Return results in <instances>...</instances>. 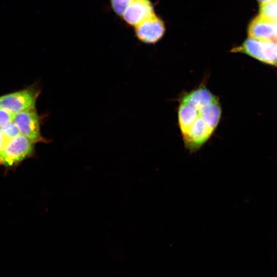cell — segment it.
<instances>
[{
	"label": "cell",
	"mask_w": 277,
	"mask_h": 277,
	"mask_svg": "<svg viewBox=\"0 0 277 277\" xmlns=\"http://www.w3.org/2000/svg\"><path fill=\"white\" fill-rule=\"evenodd\" d=\"M257 1L259 3V4L260 5V4H264V3H266L271 2V1H273V0H257Z\"/></svg>",
	"instance_id": "obj_14"
},
{
	"label": "cell",
	"mask_w": 277,
	"mask_h": 277,
	"mask_svg": "<svg viewBox=\"0 0 277 277\" xmlns=\"http://www.w3.org/2000/svg\"><path fill=\"white\" fill-rule=\"evenodd\" d=\"M13 122L20 133L32 142L45 141L41 135L39 117L35 108L16 114Z\"/></svg>",
	"instance_id": "obj_5"
},
{
	"label": "cell",
	"mask_w": 277,
	"mask_h": 277,
	"mask_svg": "<svg viewBox=\"0 0 277 277\" xmlns=\"http://www.w3.org/2000/svg\"><path fill=\"white\" fill-rule=\"evenodd\" d=\"M38 92L25 89L0 97V108L13 114L35 108Z\"/></svg>",
	"instance_id": "obj_4"
},
{
	"label": "cell",
	"mask_w": 277,
	"mask_h": 277,
	"mask_svg": "<svg viewBox=\"0 0 277 277\" xmlns=\"http://www.w3.org/2000/svg\"><path fill=\"white\" fill-rule=\"evenodd\" d=\"M33 148V142L19 133L6 142L1 155L2 163L13 166L31 155Z\"/></svg>",
	"instance_id": "obj_3"
},
{
	"label": "cell",
	"mask_w": 277,
	"mask_h": 277,
	"mask_svg": "<svg viewBox=\"0 0 277 277\" xmlns=\"http://www.w3.org/2000/svg\"><path fill=\"white\" fill-rule=\"evenodd\" d=\"M259 14L269 20L277 21V0L260 4Z\"/></svg>",
	"instance_id": "obj_9"
},
{
	"label": "cell",
	"mask_w": 277,
	"mask_h": 277,
	"mask_svg": "<svg viewBox=\"0 0 277 277\" xmlns=\"http://www.w3.org/2000/svg\"><path fill=\"white\" fill-rule=\"evenodd\" d=\"M133 0H110L111 7L116 14L122 16L127 7Z\"/></svg>",
	"instance_id": "obj_11"
},
{
	"label": "cell",
	"mask_w": 277,
	"mask_h": 277,
	"mask_svg": "<svg viewBox=\"0 0 277 277\" xmlns=\"http://www.w3.org/2000/svg\"><path fill=\"white\" fill-rule=\"evenodd\" d=\"M2 163V161H1V159L0 158V163Z\"/></svg>",
	"instance_id": "obj_15"
},
{
	"label": "cell",
	"mask_w": 277,
	"mask_h": 277,
	"mask_svg": "<svg viewBox=\"0 0 277 277\" xmlns=\"http://www.w3.org/2000/svg\"><path fill=\"white\" fill-rule=\"evenodd\" d=\"M0 132L5 138L8 141L20 133V132L14 122L8 123L0 127Z\"/></svg>",
	"instance_id": "obj_10"
},
{
	"label": "cell",
	"mask_w": 277,
	"mask_h": 277,
	"mask_svg": "<svg viewBox=\"0 0 277 277\" xmlns=\"http://www.w3.org/2000/svg\"><path fill=\"white\" fill-rule=\"evenodd\" d=\"M177 122L185 148L199 151L211 138L221 119L220 99L201 84L182 94L179 100Z\"/></svg>",
	"instance_id": "obj_1"
},
{
	"label": "cell",
	"mask_w": 277,
	"mask_h": 277,
	"mask_svg": "<svg viewBox=\"0 0 277 277\" xmlns=\"http://www.w3.org/2000/svg\"><path fill=\"white\" fill-rule=\"evenodd\" d=\"M15 114L11 113L5 109L0 108V127L9 123L13 122Z\"/></svg>",
	"instance_id": "obj_12"
},
{
	"label": "cell",
	"mask_w": 277,
	"mask_h": 277,
	"mask_svg": "<svg viewBox=\"0 0 277 277\" xmlns=\"http://www.w3.org/2000/svg\"><path fill=\"white\" fill-rule=\"evenodd\" d=\"M153 13V8L149 0H133L122 16L127 24L134 27Z\"/></svg>",
	"instance_id": "obj_8"
},
{
	"label": "cell",
	"mask_w": 277,
	"mask_h": 277,
	"mask_svg": "<svg viewBox=\"0 0 277 277\" xmlns=\"http://www.w3.org/2000/svg\"><path fill=\"white\" fill-rule=\"evenodd\" d=\"M249 37L263 41H275L277 39V24L260 14L250 22L248 28Z\"/></svg>",
	"instance_id": "obj_7"
},
{
	"label": "cell",
	"mask_w": 277,
	"mask_h": 277,
	"mask_svg": "<svg viewBox=\"0 0 277 277\" xmlns=\"http://www.w3.org/2000/svg\"><path fill=\"white\" fill-rule=\"evenodd\" d=\"M165 30L163 22L154 13L134 26L137 38L147 44L157 42L163 36Z\"/></svg>",
	"instance_id": "obj_6"
},
{
	"label": "cell",
	"mask_w": 277,
	"mask_h": 277,
	"mask_svg": "<svg viewBox=\"0 0 277 277\" xmlns=\"http://www.w3.org/2000/svg\"><path fill=\"white\" fill-rule=\"evenodd\" d=\"M231 51L245 53L262 62L277 67V44L274 41L249 37Z\"/></svg>",
	"instance_id": "obj_2"
},
{
	"label": "cell",
	"mask_w": 277,
	"mask_h": 277,
	"mask_svg": "<svg viewBox=\"0 0 277 277\" xmlns=\"http://www.w3.org/2000/svg\"><path fill=\"white\" fill-rule=\"evenodd\" d=\"M7 141L5 138L2 133L0 132V158L3 148Z\"/></svg>",
	"instance_id": "obj_13"
}]
</instances>
